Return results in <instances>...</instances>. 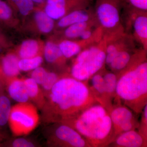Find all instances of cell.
Instances as JSON below:
<instances>
[{"mask_svg": "<svg viewBox=\"0 0 147 147\" xmlns=\"http://www.w3.org/2000/svg\"><path fill=\"white\" fill-rule=\"evenodd\" d=\"M45 98L41 110L42 120L47 124L62 123L99 103L87 82L67 73L60 78Z\"/></svg>", "mask_w": 147, "mask_h": 147, "instance_id": "cell-1", "label": "cell"}, {"mask_svg": "<svg viewBox=\"0 0 147 147\" xmlns=\"http://www.w3.org/2000/svg\"><path fill=\"white\" fill-rule=\"evenodd\" d=\"M146 50L136 52L125 68L117 75L116 98L118 102L136 115L147 104V62Z\"/></svg>", "mask_w": 147, "mask_h": 147, "instance_id": "cell-2", "label": "cell"}, {"mask_svg": "<svg viewBox=\"0 0 147 147\" xmlns=\"http://www.w3.org/2000/svg\"><path fill=\"white\" fill-rule=\"evenodd\" d=\"M62 123L75 129L91 147L108 146L115 138L110 113L100 103L92 105Z\"/></svg>", "mask_w": 147, "mask_h": 147, "instance_id": "cell-3", "label": "cell"}, {"mask_svg": "<svg viewBox=\"0 0 147 147\" xmlns=\"http://www.w3.org/2000/svg\"><path fill=\"white\" fill-rule=\"evenodd\" d=\"M106 41L102 38L99 42L82 50L74 61L70 74L75 79L87 82L105 66Z\"/></svg>", "mask_w": 147, "mask_h": 147, "instance_id": "cell-4", "label": "cell"}, {"mask_svg": "<svg viewBox=\"0 0 147 147\" xmlns=\"http://www.w3.org/2000/svg\"><path fill=\"white\" fill-rule=\"evenodd\" d=\"M96 19L103 33V38L110 41L124 34L121 11L124 0H94Z\"/></svg>", "mask_w": 147, "mask_h": 147, "instance_id": "cell-5", "label": "cell"}, {"mask_svg": "<svg viewBox=\"0 0 147 147\" xmlns=\"http://www.w3.org/2000/svg\"><path fill=\"white\" fill-rule=\"evenodd\" d=\"M39 120L37 108L28 101L18 102L11 107L8 123L13 135L19 137L33 131Z\"/></svg>", "mask_w": 147, "mask_h": 147, "instance_id": "cell-6", "label": "cell"}, {"mask_svg": "<svg viewBox=\"0 0 147 147\" xmlns=\"http://www.w3.org/2000/svg\"><path fill=\"white\" fill-rule=\"evenodd\" d=\"M47 134L50 147H91L86 139L75 129L67 125L54 123Z\"/></svg>", "mask_w": 147, "mask_h": 147, "instance_id": "cell-7", "label": "cell"}, {"mask_svg": "<svg viewBox=\"0 0 147 147\" xmlns=\"http://www.w3.org/2000/svg\"><path fill=\"white\" fill-rule=\"evenodd\" d=\"M56 22L42 7L36 6L34 11L23 21L18 30L27 34L46 35L54 33Z\"/></svg>", "mask_w": 147, "mask_h": 147, "instance_id": "cell-8", "label": "cell"}, {"mask_svg": "<svg viewBox=\"0 0 147 147\" xmlns=\"http://www.w3.org/2000/svg\"><path fill=\"white\" fill-rule=\"evenodd\" d=\"M94 0H47L42 6L43 10L51 18L57 21L66 14L88 8Z\"/></svg>", "mask_w": 147, "mask_h": 147, "instance_id": "cell-9", "label": "cell"}, {"mask_svg": "<svg viewBox=\"0 0 147 147\" xmlns=\"http://www.w3.org/2000/svg\"><path fill=\"white\" fill-rule=\"evenodd\" d=\"M108 111L113 123L115 137L125 131L135 129L139 127L134 113L129 108L121 102H118Z\"/></svg>", "mask_w": 147, "mask_h": 147, "instance_id": "cell-10", "label": "cell"}, {"mask_svg": "<svg viewBox=\"0 0 147 147\" xmlns=\"http://www.w3.org/2000/svg\"><path fill=\"white\" fill-rule=\"evenodd\" d=\"M124 6L129 12V24L132 26L134 37L147 50V11L137 9L124 2Z\"/></svg>", "mask_w": 147, "mask_h": 147, "instance_id": "cell-11", "label": "cell"}, {"mask_svg": "<svg viewBox=\"0 0 147 147\" xmlns=\"http://www.w3.org/2000/svg\"><path fill=\"white\" fill-rule=\"evenodd\" d=\"M0 82L13 100L18 102L29 101L24 79L7 76L0 72Z\"/></svg>", "mask_w": 147, "mask_h": 147, "instance_id": "cell-12", "label": "cell"}, {"mask_svg": "<svg viewBox=\"0 0 147 147\" xmlns=\"http://www.w3.org/2000/svg\"><path fill=\"white\" fill-rule=\"evenodd\" d=\"M95 19L94 9L92 5L88 8L74 11L56 21L54 32H60L72 24Z\"/></svg>", "mask_w": 147, "mask_h": 147, "instance_id": "cell-13", "label": "cell"}, {"mask_svg": "<svg viewBox=\"0 0 147 147\" xmlns=\"http://www.w3.org/2000/svg\"><path fill=\"white\" fill-rule=\"evenodd\" d=\"M43 58L46 62L55 68L63 69L66 67V59L58 46L57 42L54 38H50L45 42Z\"/></svg>", "mask_w": 147, "mask_h": 147, "instance_id": "cell-14", "label": "cell"}, {"mask_svg": "<svg viewBox=\"0 0 147 147\" xmlns=\"http://www.w3.org/2000/svg\"><path fill=\"white\" fill-rule=\"evenodd\" d=\"M45 42L38 38H30L24 40L13 50L20 59L43 56Z\"/></svg>", "mask_w": 147, "mask_h": 147, "instance_id": "cell-15", "label": "cell"}, {"mask_svg": "<svg viewBox=\"0 0 147 147\" xmlns=\"http://www.w3.org/2000/svg\"><path fill=\"white\" fill-rule=\"evenodd\" d=\"M129 37L122 47L118 51L112 62L108 65L113 72L119 73L123 70L129 63L136 51H134L132 40Z\"/></svg>", "mask_w": 147, "mask_h": 147, "instance_id": "cell-16", "label": "cell"}, {"mask_svg": "<svg viewBox=\"0 0 147 147\" xmlns=\"http://www.w3.org/2000/svg\"><path fill=\"white\" fill-rule=\"evenodd\" d=\"M110 145L119 147H146L147 139L136 129H131L117 136Z\"/></svg>", "mask_w": 147, "mask_h": 147, "instance_id": "cell-17", "label": "cell"}, {"mask_svg": "<svg viewBox=\"0 0 147 147\" xmlns=\"http://www.w3.org/2000/svg\"><path fill=\"white\" fill-rule=\"evenodd\" d=\"M20 59L13 50L0 56V72L7 76H18L21 71L18 66Z\"/></svg>", "mask_w": 147, "mask_h": 147, "instance_id": "cell-18", "label": "cell"}, {"mask_svg": "<svg viewBox=\"0 0 147 147\" xmlns=\"http://www.w3.org/2000/svg\"><path fill=\"white\" fill-rule=\"evenodd\" d=\"M57 41L60 50L67 59L78 55L84 48L90 45L81 40H77L61 38Z\"/></svg>", "mask_w": 147, "mask_h": 147, "instance_id": "cell-19", "label": "cell"}, {"mask_svg": "<svg viewBox=\"0 0 147 147\" xmlns=\"http://www.w3.org/2000/svg\"><path fill=\"white\" fill-rule=\"evenodd\" d=\"M0 22L11 29L18 30L21 25L19 17L5 0H0Z\"/></svg>", "mask_w": 147, "mask_h": 147, "instance_id": "cell-20", "label": "cell"}, {"mask_svg": "<svg viewBox=\"0 0 147 147\" xmlns=\"http://www.w3.org/2000/svg\"><path fill=\"white\" fill-rule=\"evenodd\" d=\"M24 79L29 100L33 102L37 108L42 110L46 102V98L42 89L30 77Z\"/></svg>", "mask_w": 147, "mask_h": 147, "instance_id": "cell-21", "label": "cell"}, {"mask_svg": "<svg viewBox=\"0 0 147 147\" xmlns=\"http://www.w3.org/2000/svg\"><path fill=\"white\" fill-rule=\"evenodd\" d=\"M96 26H98L96 19L72 24L61 31L55 33L61 35V38L74 40L79 38L81 34L85 30Z\"/></svg>", "mask_w": 147, "mask_h": 147, "instance_id": "cell-22", "label": "cell"}, {"mask_svg": "<svg viewBox=\"0 0 147 147\" xmlns=\"http://www.w3.org/2000/svg\"><path fill=\"white\" fill-rule=\"evenodd\" d=\"M13 9L17 16L24 20L34 11L35 5L32 0H5Z\"/></svg>", "mask_w": 147, "mask_h": 147, "instance_id": "cell-23", "label": "cell"}, {"mask_svg": "<svg viewBox=\"0 0 147 147\" xmlns=\"http://www.w3.org/2000/svg\"><path fill=\"white\" fill-rule=\"evenodd\" d=\"M11 106L10 100L4 92L0 94V127L6 125L8 122Z\"/></svg>", "mask_w": 147, "mask_h": 147, "instance_id": "cell-24", "label": "cell"}, {"mask_svg": "<svg viewBox=\"0 0 147 147\" xmlns=\"http://www.w3.org/2000/svg\"><path fill=\"white\" fill-rule=\"evenodd\" d=\"M105 82V90L111 100L116 97V88L117 83V75L113 72L106 71L102 74Z\"/></svg>", "mask_w": 147, "mask_h": 147, "instance_id": "cell-25", "label": "cell"}, {"mask_svg": "<svg viewBox=\"0 0 147 147\" xmlns=\"http://www.w3.org/2000/svg\"><path fill=\"white\" fill-rule=\"evenodd\" d=\"M44 60L43 56H40L34 57L20 59L18 66L20 70L28 71L34 70L40 66Z\"/></svg>", "mask_w": 147, "mask_h": 147, "instance_id": "cell-26", "label": "cell"}, {"mask_svg": "<svg viewBox=\"0 0 147 147\" xmlns=\"http://www.w3.org/2000/svg\"><path fill=\"white\" fill-rule=\"evenodd\" d=\"M64 74H59L54 71H47L44 82L40 85L42 87L41 89L45 95V97L50 91L53 86Z\"/></svg>", "mask_w": 147, "mask_h": 147, "instance_id": "cell-27", "label": "cell"}, {"mask_svg": "<svg viewBox=\"0 0 147 147\" xmlns=\"http://www.w3.org/2000/svg\"><path fill=\"white\" fill-rule=\"evenodd\" d=\"M7 146L11 147H34L36 144L30 139L18 138L8 141L6 144Z\"/></svg>", "mask_w": 147, "mask_h": 147, "instance_id": "cell-28", "label": "cell"}, {"mask_svg": "<svg viewBox=\"0 0 147 147\" xmlns=\"http://www.w3.org/2000/svg\"><path fill=\"white\" fill-rule=\"evenodd\" d=\"M48 71L44 67L39 66L32 70L30 74V78L39 85L42 84Z\"/></svg>", "mask_w": 147, "mask_h": 147, "instance_id": "cell-29", "label": "cell"}, {"mask_svg": "<svg viewBox=\"0 0 147 147\" xmlns=\"http://www.w3.org/2000/svg\"><path fill=\"white\" fill-rule=\"evenodd\" d=\"M142 113V120L139 123V130L138 131L143 136L145 139H147V104L146 105L143 109Z\"/></svg>", "mask_w": 147, "mask_h": 147, "instance_id": "cell-30", "label": "cell"}, {"mask_svg": "<svg viewBox=\"0 0 147 147\" xmlns=\"http://www.w3.org/2000/svg\"><path fill=\"white\" fill-rule=\"evenodd\" d=\"M124 1L134 8L147 11V0H124Z\"/></svg>", "mask_w": 147, "mask_h": 147, "instance_id": "cell-31", "label": "cell"}, {"mask_svg": "<svg viewBox=\"0 0 147 147\" xmlns=\"http://www.w3.org/2000/svg\"><path fill=\"white\" fill-rule=\"evenodd\" d=\"M13 43L0 29V49L9 50L13 46Z\"/></svg>", "mask_w": 147, "mask_h": 147, "instance_id": "cell-32", "label": "cell"}, {"mask_svg": "<svg viewBox=\"0 0 147 147\" xmlns=\"http://www.w3.org/2000/svg\"><path fill=\"white\" fill-rule=\"evenodd\" d=\"M37 6H41L44 4L47 0H32Z\"/></svg>", "mask_w": 147, "mask_h": 147, "instance_id": "cell-33", "label": "cell"}, {"mask_svg": "<svg viewBox=\"0 0 147 147\" xmlns=\"http://www.w3.org/2000/svg\"><path fill=\"white\" fill-rule=\"evenodd\" d=\"M4 139V135H3L2 133L0 131V147L1 146H2V142H3Z\"/></svg>", "mask_w": 147, "mask_h": 147, "instance_id": "cell-34", "label": "cell"}, {"mask_svg": "<svg viewBox=\"0 0 147 147\" xmlns=\"http://www.w3.org/2000/svg\"><path fill=\"white\" fill-rule=\"evenodd\" d=\"M4 88L2 84L0 82V94L4 92Z\"/></svg>", "mask_w": 147, "mask_h": 147, "instance_id": "cell-35", "label": "cell"}, {"mask_svg": "<svg viewBox=\"0 0 147 147\" xmlns=\"http://www.w3.org/2000/svg\"><path fill=\"white\" fill-rule=\"evenodd\" d=\"M4 26L1 22H0V29L2 30L3 28H5Z\"/></svg>", "mask_w": 147, "mask_h": 147, "instance_id": "cell-36", "label": "cell"}]
</instances>
